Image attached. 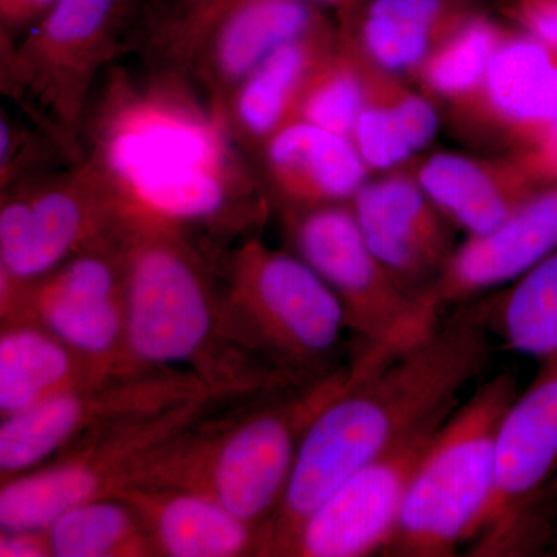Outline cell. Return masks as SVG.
Wrapping results in <instances>:
<instances>
[{"instance_id":"cell-1","label":"cell","mask_w":557,"mask_h":557,"mask_svg":"<svg viewBox=\"0 0 557 557\" xmlns=\"http://www.w3.org/2000/svg\"><path fill=\"white\" fill-rule=\"evenodd\" d=\"M487 333L475 306L463 307L391 361L369 370L350 366L347 383L304 432L267 528V555L284 556L300 523L359 468L457 409L490 361Z\"/></svg>"},{"instance_id":"cell-2","label":"cell","mask_w":557,"mask_h":557,"mask_svg":"<svg viewBox=\"0 0 557 557\" xmlns=\"http://www.w3.org/2000/svg\"><path fill=\"white\" fill-rule=\"evenodd\" d=\"M116 248L124 274L132 373L188 366L194 375L222 395L292 384L223 357L226 344L247 348L237 339L225 298L214 292L205 260L182 226L126 203Z\"/></svg>"},{"instance_id":"cell-3","label":"cell","mask_w":557,"mask_h":557,"mask_svg":"<svg viewBox=\"0 0 557 557\" xmlns=\"http://www.w3.org/2000/svg\"><path fill=\"white\" fill-rule=\"evenodd\" d=\"M348 372V368L335 370L310 383L278 387L255 408L223 420L203 423L201 417L153 450L127 487L208 494L265 537L287 490L304 432L347 383Z\"/></svg>"},{"instance_id":"cell-4","label":"cell","mask_w":557,"mask_h":557,"mask_svg":"<svg viewBox=\"0 0 557 557\" xmlns=\"http://www.w3.org/2000/svg\"><path fill=\"white\" fill-rule=\"evenodd\" d=\"M518 394V380L498 373L450 413L380 556L449 557L471 544L496 491L498 429Z\"/></svg>"},{"instance_id":"cell-5","label":"cell","mask_w":557,"mask_h":557,"mask_svg":"<svg viewBox=\"0 0 557 557\" xmlns=\"http://www.w3.org/2000/svg\"><path fill=\"white\" fill-rule=\"evenodd\" d=\"M231 325L242 346L296 383L329 369L347 330L338 296L296 252L249 239L230 262L225 296Z\"/></svg>"},{"instance_id":"cell-6","label":"cell","mask_w":557,"mask_h":557,"mask_svg":"<svg viewBox=\"0 0 557 557\" xmlns=\"http://www.w3.org/2000/svg\"><path fill=\"white\" fill-rule=\"evenodd\" d=\"M293 248L338 296L359 341L351 366L391 361L438 327L442 304L413 295L375 258L348 203L284 211Z\"/></svg>"},{"instance_id":"cell-7","label":"cell","mask_w":557,"mask_h":557,"mask_svg":"<svg viewBox=\"0 0 557 557\" xmlns=\"http://www.w3.org/2000/svg\"><path fill=\"white\" fill-rule=\"evenodd\" d=\"M231 145L211 108H201L183 72L172 70L143 91L113 83L91 129L89 159L116 185L180 171L251 175Z\"/></svg>"},{"instance_id":"cell-8","label":"cell","mask_w":557,"mask_h":557,"mask_svg":"<svg viewBox=\"0 0 557 557\" xmlns=\"http://www.w3.org/2000/svg\"><path fill=\"white\" fill-rule=\"evenodd\" d=\"M557 552V355L519 392L497 437L496 491L469 556Z\"/></svg>"},{"instance_id":"cell-9","label":"cell","mask_w":557,"mask_h":557,"mask_svg":"<svg viewBox=\"0 0 557 557\" xmlns=\"http://www.w3.org/2000/svg\"><path fill=\"white\" fill-rule=\"evenodd\" d=\"M218 399H201L102 429L62 450L49 467L3 480L0 528L47 530L76 505L119 496L153 450L207 416Z\"/></svg>"},{"instance_id":"cell-10","label":"cell","mask_w":557,"mask_h":557,"mask_svg":"<svg viewBox=\"0 0 557 557\" xmlns=\"http://www.w3.org/2000/svg\"><path fill=\"white\" fill-rule=\"evenodd\" d=\"M123 209L115 183L89 157L65 174L10 190L0 209V284L36 281L115 240Z\"/></svg>"},{"instance_id":"cell-11","label":"cell","mask_w":557,"mask_h":557,"mask_svg":"<svg viewBox=\"0 0 557 557\" xmlns=\"http://www.w3.org/2000/svg\"><path fill=\"white\" fill-rule=\"evenodd\" d=\"M138 0H58L21 44L2 39L7 78L46 109L57 134L72 145L95 79L116 54Z\"/></svg>"},{"instance_id":"cell-12","label":"cell","mask_w":557,"mask_h":557,"mask_svg":"<svg viewBox=\"0 0 557 557\" xmlns=\"http://www.w3.org/2000/svg\"><path fill=\"white\" fill-rule=\"evenodd\" d=\"M223 397L186 370L153 369L83 384L2 418L0 474H24L102 429Z\"/></svg>"},{"instance_id":"cell-13","label":"cell","mask_w":557,"mask_h":557,"mask_svg":"<svg viewBox=\"0 0 557 557\" xmlns=\"http://www.w3.org/2000/svg\"><path fill=\"white\" fill-rule=\"evenodd\" d=\"M0 304L2 321L38 322L104 379L131 375L116 240L79 252L27 284H0Z\"/></svg>"},{"instance_id":"cell-14","label":"cell","mask_w":557,"mask_h":557,"mask_svg":"<svg viewBox=\"0 0 557 557\" xmlns=\"http://www.w3.org/2000/svg\"><path fill=\"white\" fill-rule=\"evenodd\" d=\"M448 418L359 468L300 523L284 556L381 555L397 527L410 483Z\"/></svg>"},{"instance_id":"cell-15","label":"cell","mask_w":557,"mask_h":557,"mask_svg":"<svg viewBox=\"0 0 557 557\" xmlns=\"http://www.w3.org/2000/svg\"><path fill=\"white\" fill-rule=\"evenodd\" d=\"M348 205L370 251L392 276L413 295L438 299L440 274L457 247L454 225L413 172L368 180Z\"/></svg>"},{"instance_id":"cell-16","label":"cell","mask_w":557,"mask_h":557,"mask_svg":"<svg viewBox=\"0 0 557 557\" xmlns=\"http://www.w3.org/2000/svg\"><path fill=\"white\" fill-rule=\"evenodd\" d=\"M329 22L322 7L306 0H240L209 28L183 70L199 79L220 121L230 95L260 62Z\"/></svg>"},{"instance_id":"cell-17","label":"cell","mask_w":557,"mask_h":557,"mask_svg":"<svg viewBox=\"0 0 557 557\" xmlns=\"http://www.w3.org/2000/svg\"><path fill=\"white\" fill-rule=\"evenodd\" d=\"M456 109L525 152L557 120V53L525 32L507 33L478 91Z\"/></svg>"},{"instance_id":"cell-18","label":"cell","mask_w":557,"mask_h":557,"mask_svg":"<svg viewBox=\"0 0 557 557\" xmlns=\"http://www.w3.org/2000/svg\"><path fill=\"white\" fill-rule=\"evenodd\" d=\"M262 188L284 211L348 203L368 182L354 139L293 120L256 152Z\"/></svg>"},{"instance_id":"cell-19","label":"cell","mask_w":557,"mask_h":557,"mask_svg":"<svg viewBox=\"0 0 557 557\" xmlns=\"http://www.w3.org/2000/svg\"><path fill=\"white\" fill-rule=\"evenodd\" d=\"M557 248V183L537 190L490 233L457 245L437 282L442 306L509 285Z\"/></svg>"},{"instance_id":"cell-20","label":"cell","mask_w":557,"mask_h":557,"mask_svg":"<svg viewBox=\"0 0 557 557\" xmlns=\"http://www.w3.org/2000/svg\"><path fill=\"white\" fill-rule=\"evenodd\" d=\"M421 188L454 226L468 236L490 233L548 185L520 156L485 160L440 152L412 171Z\"/></svg>"},{"instance_id":"cell-21","label":"cell","mask_w":557,"mask_h":557,"mask_svg":"<svg viewBox=\"0 0 557 557\" xmlns=\"http://www.w3.org/2000/svg\"><path fill=\"white\" fill-rule=\"evenodd\" d=\"M475 0H350L338 9L339 32L373 65L417 73L450 33L479 13Z\"/></svg>"},{"instance_id":"cell-22","label":"cell","mask_w":557,"mask_h":557,"mask_svg":"<svg viewBox=\"0 0 557 557\" xmlns=\"http://www.w3.org/2000/svg\"><path fill=\"white\" fill-rule=\"evenodd\" d=\"M338 38V27L330 21L278 47L242 81L220 113L234 145L256 153L271 135L295 119L307 81L335 49Z\"/></svg>"},{"instance_id":"cell-23","label":"cell","mask_w":557,"mask_h":557,"mask_svg":"<svg viewBox=\"0 0 557 557\" xmlns=\"http://www.w3.org/2000/svg\"><path fill=\"white\" fill-rule=\"evenodd\" d=\"M119 496L137 508L152 536L157 556L262 555V531L208 494L177 487L134 486L121 491Z\"/></svg>"},{"instance_id":"cell-24","label":"cell","mask_w":557,"mask_h":557,"mask_svg":"<svg viewBox=\"0 0 557 557\" xmlns=\"http://www.w3.org/2000/svg\"><path fill=\"white\" fill-rule=\"evenodd\" d=\"M108 380L86 359L38 322L2 321L0 335V416L46 401L69 388Z\"/></svg>"},{"instance_id":"cell-25","label":"cell","mask_w":557,"mask_h":557,"mask_svg":"<svg viewBox=\"0 0 557 557\" xmlns=\"http://www.w3.org/2000/svg\"><path fill=\"white\" fill-rule=\"evenodd\" d=\"M487 332L508 350L537 359L557 355V248L507 288L475 304Z\"/></svg>"},{"instance_id":"cell-26","label":"cell","mask_w":557,"mask_h":557,"mask_svg":"<svg viewBox=\"0 0 557 557\" xmlns=\"http://www.w3.org/2000/svg\"><path fill=\"white\" fill-rule=\"evenodd\" d=\"M47 533L54 557L157 556L145 520L121 496L76 505L54 520Z\"/></svg>"},{"instance_id":"cell-27","label":"cell","mask_w":557,"mask_h":557,"mask_svg":"<svg viewBox=\"0 0 557 557\" xmlns=\"http://www.w3.org/2000/svg\"><path fill=\"white\" fill-rule=\"evenodd\" d=\"M505 36L507 32L490 17L480 13L469 17L418 69L424 94L454 106L467 101L478 91Z\"/></svg>"},{"instance_id":"cell-28","label":"cell","mask_w":557,"mask_h":557,"mask_svg":"<svg viewBox=\"0 0 557 557\" xmlns=\"http://www.w3.org/2000/svg\"><path fill=\"white\" fill-rule=\"evenodd\" d=\"M338 44L311 73L296 108L295 119L351 138L364 108L366 84L361 62L339 28Z\"/></svg>"},{"instance_id":"cell-29","label":"cell","mask_w":557,"mask_h":557,"mask_svg":"<svg viewBox=\"0 0 557 557\" xmlns=\"http://www.w3.org/2000/svg\"><path fill=\"white\" fill-rule=\"evenodd\" d=\"M355 51L364 76L366 102L351 139L370 171H392L408 163L417 153L397 104L399 78L373 65L357 49Z\"/></svg>"},{"instance_id":"cell-30","label":"cell","mask_w":557,"mask_h":557,"mask_svg":"<svg viewBox=\"0 0 557 557\" xmlns=\"http://www.w3.org/2000/svg\"><path fill=\"white\" fill-rule=\"evenodd\" d=\"M509 14L527 35L557 53V0H512Z\"/></svg>"},{"instance_id":"cell-31","label":"cell","mask_w":557,"mask_h":557,"mask_svg":"<svg viewBox=\"0 0 557 557\" xmlns=\"http://www.w3.org/2000/svg\"><path fill=\"white\" fill-rule=\"evenodd\" d=\"M58 0H0L2 38L11 39L20 32L30 30Z\"/></svg>"},{"instance_id":"cell-32","label":"cell","mask_w":557,"mask_h":557,"mask_svg":"<svg viewBox=\"0 0 557 557\" xmlns=\"http://www.w3.org/2000/svg\"><path fill=\"white\" fill-rule=\"evenodd\" d=\"M2 557H49L51 556L47 530L2 531L0 534Z\"/></svg>"},{"instance_id":"cell-33","label":"cell","mask_w":557,"mask_h":557,"mask_svg":"<svg viewBox=\"0 0 557 557\" xmlns=\"http://www.w3.org/2000/svg\"><path fill=\"white\" fill-rule=\"evenodd\" d=\"M548 182L557 183V120L533 148L516 153Z\"/></svg>"}]
</instances>
